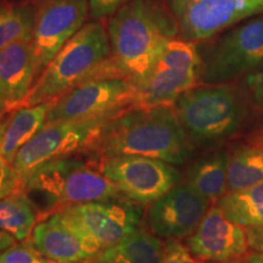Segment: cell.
<instances>
[{"label":"cell","mask_w":263,"mask_h":263,"mask_svg":"<svg viewBox=\"0 0 263 263\" xmlns=\"http://www.w3.org/2000/svg\"><path fill=\"white\" fill-rule=\"evenodd\" d=\"M97 159L99 168L121 195L141 206L151 205L180 182V173L173 164L159 159L137 155Z\"/></svg>","instance_id":"cell-8"},{"label":"cell","mask_w":263,"mask_h":263,"mask_svg":"<svg viewBox=\"0 0 263 263\" xmlns=\"http://www.w3.org/2000/svg\"><path fill=\"white\" fill-rule=\"evenodd\" d=\"M186 248L201 261L221 263L244 258L250 244L245 227L230 221L218 205H213L186 239Z\"/></svg>","instance_id":"cell-14"},{"label":"cell","mask_w":263,"mask_h":263,"mask_svg":"<svg viewBox=\"0 0 263 263\" xmlns=\"http://www.w3.org/2000/svg\"><path fill=\"white\" fill-rule=\"evenodd\" d=\"M163 246L151 230L138 227L116 244L104 249L97 259L101 263H161Z\"/></svg>","instance_id":"cell-19"},{"label":"cell","mask_w":263,"mask_h":263,"mask_svg":"<svg viewBox=\"0 0 263 263\" xmlns=\"http://www.w3.org/2000/svg\"><path fill=\"white\" fill-rule=\"evenodd\" d=\"M88 153L93 156L137 155L183 164L193 143L171 106L126 108L107 121Z\"/></svg>","instance_id":"cell-1"},{"label":"cell","mask_w":263,"mask_h":263,"mask_svg":"<svg viewBox=\"0 0 263 263\" xmlns=\"http://www.w3.org/2000/svg\"><path fill=\"white\" fill-rule=\"evenodd\" d=\"M221 263H250L246 261L245 258H238V259H232V261H227V262H221Z\"/></svg>","instance_id":"cell-35"},{"label":"cell","mask_w":263,"mask_h":263,"mask_svg":"<svg viewBox=\"0 0 263 263\" xmlns=\"http://www.w3.org/2000/svg\"><path fill=\"white\" fill-rule=\"evenodd\" d=\"M0 110H2V108H0Z\"/></svg>","instance_id":"cell-39"},{"label":"cell","mask_w":263,"mask_h":263,"mask_svg":"<svg viewBox=\"0 0 263 263\" xmlns=\"http://www.w3.org/2000/svg\"><path fill=\"white\" fill-rule=\"evenodd\" d=\"M255 145L257 147H261V149H263V136H261L258 138V139L255 140Z\"/></svg>","instance_id":"cell-36"},{"label":"cell","mask_w":263,"mask_h":263,"mask_svg":"<svg viewBox=\"0 0 263 263\" xmlns=\"http://www.w3.org/2000/svg\"><path fill=\"white\" fill-rule=\"evenodd\" d=\"M88 12V0H41L38 3L31 41L37 77L85 25Z\"/></svg>","instance_id":"cell-11"},{"label":"cell","mask_w":263,"mask_h":263,"mask_svg":"<svg viewBox=\"0 0 263 263\" xmlns=\"http://www.w3.org/2000/svg\"><path fill=\"white\" fill-rule=\"evenodd\" d=\"M228 156L216 153L197 160L189 167L186 183L210 202H217L227 193Z\"/></svg>","instance_id":"cell-20"},{"label":"cell","mask_w":263,"mask_h":263,"mask_svg":"<svg viewBox=\"0 0 263 263\" xmlns=\"http://www.w3.org/2000/svg\"><path fill=\"white\" fill-rule=\"evenodd\" d=\"M173 108L190 141L200 145L234 134L242 120L238 97L232 88L222 84L184 91Z\"/></svg>","instance_id":"cell-5"},{"label":"cell","mask_w":263,"mask_h":263,"mask_svg":"<svg viewBox=\"0 0 263 263\" xmlns=\"http://www.w3.org/2000/svg\"><path fill=\"white\" fill-rule=\"evenodd\" d=\"M116 115L110 114L89 120L45 124L18 150L12 162V168L20 183V190L24 189L26 180L33 171L43 163L60 157L88 153L104 124Z\"/></svg>","instance_id":"cell-6"},{"label":"cell","mask_w":263,"mask_h":263,"mask_svg":"<svg viewBox=\"0 0 263 263\" xmlns=\"http://www.w3.org/2000/svg\"><path fill=\"white\" fill-rule=\"evenodd\" d=\"M200 70L155 67L140 87H138V104L145 107L171 106L184 91L196 87Z\"/></svg>","instance_id":"cell-17"},{"label":"cell","mask_w":263,"mask_h":263,"mask_svg":"<svg viewBox=\"0 0 263 263\" xmlns=\"http://www.w3.org/2000/svg\"><path fill=\"white\" fill-rule=\"evenodd\" d=\"M82 155L48 161L26 180L22 190L37 209L41 219L71 205L123 197L99 168L97 157L91 155L85 159Z\"/></svg>","instance_id":"cell-4"},{"label":"cell","mask_w":263,"mask_h":263,"mask_svg":"<svg viewBox=\"0 0 263 263\" xmlns=\"http://www.w3.org/2000/svg\"><path fill=\"white\" fill-rule=\"evenodd\" d=\"M10 112H11V111L0 110V143H2L3 136H4L5 127H6V123H8Z\"/></svg>","instance_id":"cell-33"},{"label":"cell","mask_w":263,"mask_h":263,"mask_svg":"<svg viewBox=\"0 0 263 263\" xmlns=\"http://www.w3.org/2000/svg\"><path fill=\"white\" fill-rule=\"evenodd\" d=\"M35 8L28 3L0 8V50L18 41H32Z\"/></svg>","instance_id":"cell-24"},{"label":"cell","mask_w":263,"mask_h":263,"mask_svg":"<svg viewBox=\"0 0 263 263\" xmlns=\"http://www.w3.org/2000/svg\"><path fill=\"white\" fill-rule=\"evenodd\" d=\"M244 258L250 263H263V252L254 251V250H252V251L249 252Z\"/></svg>","instance_id":"cell-34"},{"label":"cell","mask_w":263,"mask_h":263,"mask_svg":"<svg viewBox=\"0 0 263 263\" xmlns=\"http://www.w3.org/2000/svg\"><path fill=\"white\" fill-rule=\"evenodd\" d=\"M32 242L45 257L58 263H77L97 258L103 249L81 229L71 224L60 212L35 224Z\"/></svg>","instance_id":"cell-15"},{"label":"cell","mask_w":263,"mask_h":263,"mask_svg":"<svg viewBox=\"0 0 263 263\" xmlns=\"http://www.w3.org/2000/svg\"><path fill=\"white\" fill-rule=\"evenodd\" d=\"M263 183V149L244 147L228 157L227 192H239Z\"/></svg>","instance_id":"cell-23"},{"label":"cell","mask_w":263,"mask_h":263,"mask_svg":"<svg viewBox=\"0 0 263 263\" xmlns=\"http://www.w3.org/2000/svg\"><path fill=\"white\" fill-rule=\"evenodd\" d=\"M16 241H17V240H16L14 236H11L9 233L0 229V256L4 254L10 246L14 245Z\"/></svg>","instance_id":"cell-32"},{"label":"cell","mask_w":263,"mask_h":263,"mask_svg":"<svg viewBox=\"0 0 263 263\" xmlns=\"http://www.w3.org/2000/svg\"><path fill=\"white\" fill-rule=\"evenodd\" d=\"M245 87L252 103L258 107H263V62L248 72Z\"/></svg>","instance_id":"cell-28"},{"label":"cell","mask_w":263,"mask_h":263,"mask_svg":"<svg viewBox=\"0 0 263 263\" xmlns=\"http://www.w3.org/2000/svg\"><path fill=\"white\" fill-rule=\"evenodd\" d=\"M20 190V183L12 164L0 155V199Z\"/></svg>","instance_id":"cell-29"},{"label":"cell","mask_w":263,"mask_h":263,"mask_svg":"<svg viewBox=\"0 0 263 263\" xmlns=\"http://www.w3.org/2000/svg\"><path fill=\"white\" fill-rule=\"evenodd\" d=\"M99 77L122 76L111 59L107 28L100 20H95L85 24L51 59L22 105L50 103L77 85Z\"/></svg>","instance_id":"cell-3"},{"label":"cell","mask_w":263,"mask_h":263,"mask_svg":"<svg viewBox=\"0 0 263 263\" xmlns=\"http://www.w3.org/2000/svg\"><path fill=\"white\" fill-rule=\"evenodd\" d=\"M184 41L200 42L263 8L255 0H166Z\"/></svg>","instance_id":"cell-12"},{"label":"cell","mask_w":263,"mask_h":263,"mask_svg":"<svg viewBox=\"0 0 263 263\" xmlns=\"http://www.w3.org/2000/svg\"><path fill=\"white\" fill-rule=\"evenodd\" d=\"M50 103L32 106L21 105L10 112L0 143V155L8 162L12 164L18 150L45 126Z\"/></svg>","instance_id":"cell-18"},{"label":"cell","mask_w":263,"mask_h":263,"mask_svg":"<svg viewBox=\"0 0 263 263\" xmlns=\"http://www.w3.org/2000/svg\"><path fill=\"white\" fill-rule=\"evenodd\" d=\"M77 263H101V262L97 258H91V259H87V261H82V262H77Z\"/></svg>","instance_id":"cell-37"},{"label":"cell","mask_w":263,"mask_h":263,"mask_svg":"<svg viewBox=\"0 0 263 263\" xmlns=\"http://www.w3.org/2000/svg\"><path fill=\"white\" fill-rule=\"evenodd\" d=\"M39 213L24 190H15L0 199V229L17 241L31 238Z\"/></svg>","instance_id":"cell-21"},{"label":"cell","mask_w":263,"mask_h":263,"mask_svg":"<svg viewBox=\"0 0 263 263\" xmlns=\"http://www.w3.org/2000/svg\"><path fill=\"white\" fill-rule=\"evenodd\" d=\"M138 104V87L123 77L87 81L52 100L45 124L118 114Z\"/></svg>","instance_id":"cell-7"},{"label":"cell","mask_w":263,"mask_h":263,"mask_svg":"<svg viewBox=\"0 0 263 263\" xmlns=\"http://www.w3.org/2000/svg\"><path fill=\"white\" fill-rule=\"evenodd\" d=\"M0 263H58L45 257L32 242L31 238L16 241L0 256Z\"/></svg>","instance_id":"cell-26"},{"label":"cell","mask_w":263,"mask_h":263,"mask_svg":"<svg viewBox=\"0 0 263 263\" xmlns=\"http://www.w3.org/2000/svg\"><path fill=\"white\" fill-rule=\"evenodd\" d=\"M161 263H202L195 257L179 240H168L163 246V257Z\"/></svg>","instance_id":"cell-27"},{"label":"cell","mask_w":263,"mask_h":263,"mask_svg":"<svg viewBox=\"0 0 263 263\" xmlns=\"http://www.w3.org/2000/svg\"><path fill=\"white\" fill-rule=\"evenodd\" d=\"M250 249L263 252V227L259 228H246Z\"/></svg>","instance_id":"cell-31"},{"label":"cell","mask_w":263,"mask_h":263,"mask_svg":"<svg viewBox=\"0 0 263 263\" xmlns=\"http://www.w3.org/2000/svg\"><path fill=\"white\" fill-rule=\"evenodd\" d=\"M178 32L176 20L155 0H130L110 16L111 59L122 77L140 87Z\"/></svg>","instance_id":"cell-2"},{"label":"cell","mask_w":263,"mask_h":263,"mask_svg":"<svg viewBox=\"0 0 263 263\" xmlns=\"http://www.w3.org/2000/svg\"><path fill=\"white\" fill-rule=\"evenodd\" d=\"M210 203L189 183H178L150 205L147 223L151 233L167 240L189 238L206 215Z\"/></svg>","instance_id":"cell-13"},{"label":"cell","mask_w":263,"mask_h":263,"mask_svg":"<svg viewBox=\"0 0 263 263\" xmlns=\"http://www.w3.org/2000/svg\"><path fill=\"white\" fill-rule=\"evenodd\" d=\"M216 205L230 221L245 228L263 227V183L239 192H227Z\"/></svg>","instance_id":"cell-22"},{"label":"cell","mask_w":263,"mask_h":263,"mask_svg":"<svg viewBox=\"0 0 263 263\" xmlns=\"http://www.w3.org/2000/svg\"><path fill=\"white\" fill-rule=\"evenodd\" d=\"M155 67L201 70V57L194 43L172 38L164 47Z\"/></svg>","instance_id":"cell-25"},{"label":"cell","mask_w":263,"mask_h":263,"mask_svg":"<svg viewBox=\"0 0 263 263\" xmlns=\"http://www.w3.org/2000/svg\"><path fill=\"white\" fill-rule=\"evenodd\" d=\"M200 57L205 84H222L254 70L263 62V18L223 35Z\"/></svg>","instance_id":"cell-9"},{"label":"cell","mask_w":263,"mask_h":263,"mask_svg":"<svg viewBox=\"0 0 263 263\" xmlns=\"http://www.w3.org/2000/svg\"><path fill=\"white\" fill-rule=\"evenodd\" d=\"M89 14L93 20H101L114 15L118 9L122 8L130 0H88Z\"/></svg>","instance_id":"cell-30"},{"label":"cell","mask_w":263,"mask_h":263,"mask_svg":"<svg viewBox=\"0 0 263 263\" xmlns=\"http://www.w3.org/2000/svg\"><path fill=\"white\" fill-rule=\"evenodd\" d=\"M37 80L31 41H18L0 50V108L24 104Z\"/></svg>","instance_id":"cell-16"},{"label":"cell","mask_w":263,"mask_h":263,"mask_svg":"<svg viewBox=\"0 0 263 263\" xmlns=\"http://www.w3.org/2000/svg\"><path fill=\"white\" fill-rule=\"evenodd\" d=\"M255 2H259V3H263V0H255Z\"/></svg>","instance_id":"cell-38"},{"label":"cell","mask_w":263,"mask_h":263,"mask_svg":"<svg viewBox=\"0 0 263 263\" xmlns=\"http://www.w3.org/2000/svg\"><path fill=\"white\" fill-rule=\"evenodd\" d=\"M58 212L103 250L116 244L140 227L144 215L143 206L126 197L77 203Z\"/></svg>","instance_id":"cell-10"}]
</instances>
